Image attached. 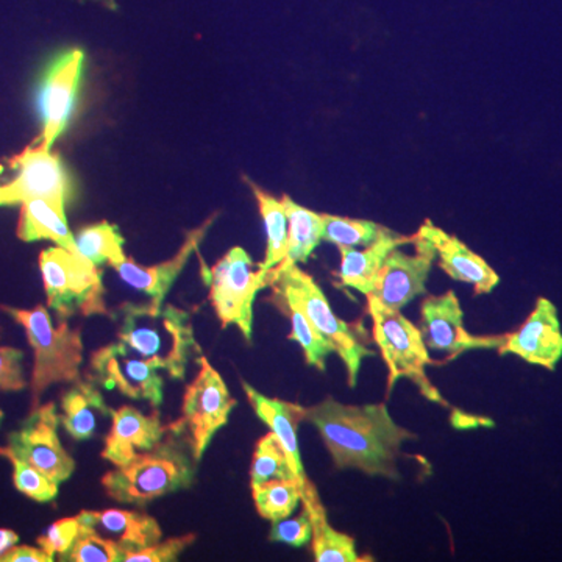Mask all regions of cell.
Instances as JSON below:
<instances>
[{"label":"cell","instance_id":"7402d4cb","mask_svg":"<svg viewBox=\"0 0 562 562\" xmlns=\"http://www.w3.org/2000/svg\"><path fill=\"white\" fill-rule=\"evenodd\" d=\"M99 384L88 375L63 394L60 424L70 438L88 441L98 432L101 422L111 417V408L103 401Z\"/></svg>","mask_w":562,"mask_h":562},{"label":"cell","instance_id":"7a4b0ae2","mask_svg":"<svg viewBox=\"0 0 562 562\" xmlns=\"http://www.w3.org/2000/svg\"><path fill=\"white\" fill-rule=\"evenodd\" d=\"M117 344L140 360L165 366L171 379L183 380L191 357L201 353L190 313L172 305L155 308L151 303H124L113 314Z\"/></svg>","mask_w":562,"mask_h":562},{"label":"cell","instance_id":"f546056e","mask_svg":"<svg viewBox=\"0 0 562 562\" xmlns=\"http://www.w3.org/2000/svg\"><path fill=\"white\" fill-rule=\"evenodd\" d=\"M76 241L80 254L95 266L109 262L116 268L122 261L127 260L124 254V236L121 235L120 228L110 222L103 221L81 228L77 233Z\"/></svg>","mask_w":562,"mask_h":562},{"label":"cell","instance_id":"5b68a950","mask_svg":"<svg viewBox=\"0 0 562 562\" xmlns=\"http://www.w3.org/2000/svg\"><path fill=\"white\" fill-rule=\"evenodd\" d=\"M272 273L273 292L295 303L312 321L317 331L331 344L335 353H338L346 364L349 384L353 387L357 384L362 361L366 358H372L375 351L366 346L353 325L347 324L333 313L330 302L325 297L319 284L310 273L302 271L299 265L276 269Z\"/></svg>","mask_w":562,"mask_h":562},{"label":"cell","instance_id":"d6986e66","mask_svg":"<svg viewBox=\"0 0 562 562\" xmlns=\"http://www.w3.org/2000/svg\"><path fill=\"white\" fill-rule=\"evenodd\" d=\"M214 217L216 216L209 217L201 227L188 232L187 238H184L179 251L173 255L171 260L155 266H140L138 262L127 258V260L122 261L114 269H116V272L120 273L121 279L125 283L131 284L136 291L149 295L150 303L155 308L165 305L166 295L171 291L176 280L179 279L192 254L201 247L206 233H209L211 225H213Z\"/></svg>","mask_w":562,"mask_h":562},{"label":"cell","instance_id":"836d02e7","mask_svg":"<svg viewBox=\"0 0 562 562\" xmlns=\"http://www.w3.org/2000/svg\"><path fill=\"white\" fill-rule=\"evenodd\" d=\"M5 458L13 464V483L21 494L40 503L52 502L57 497L60 484L55 483L38 469L20 460V458L13 457V454Z\"/></svg>","mask_w":562,"mask_h":562},{"label":"cell","instance_id":"5bb4252c","mask_svg":"<svg viewBox=\"0 0 562 562\" xmlns=\"http://www.w3.org/2000/svg\"><path fill=\"white\" fill-rule=\"evenodd\" d=\"M413 244L416 247L414 255L405 254L401 247L387 255L376 277L375 286L368 294L386 308L402 312L414 299L427 294L428 276L436 254L420 236L413 235Z\"/></svg>","mask_w":562,"mask_h":562},{"label":"cell","instance_id":"ffe728a7","mask_svg":"<svg viewBox=\"0 0 562 562\" xmlns=\"http://www.w3.org/2000/svg\"><path fill=\"white\" fill-rule=\"evenodd\" d=\"M243 390L246 392L247 401L257 414L262 424L268 425L269 430L279 439L281 447L288 454L299 482L303 487L308 486L310 480L303 468L301 447H299V425L305 420L306 408L297 403L280 401V398L268 397L255 390L249 383H243Z\"/></svg>","mask_w":562,"mask_h":562},{"label":"cell","instance_id":"277c9868","mask_svg":"<svg viewBox=\"0 0 562 562\" xmlns=\"http://www.w3.org/2000/svg\"><path fill=\"white\" fill-rule=\"evenodd\" d=\"M3 313L20 324L27 335L33 350L32 406H40L41 395L52 384L76 383L81 380L80 369L83 362V339L79 328H70L68 321H61L55 327L46 306L33 310L0 306Z\"/></svg>","mask_w":562,"mask_h":562},{"label":"cell","instance_id":"603a6c76","mask_svg":"<svg viewBox=\"0 0 562 562\" xmlns=\"http://www.w3.org/2000/svg\"><path fill=\"white\" fill-rule=\"evenodd\" d=\"M409 243H413V236L395 233L394 236L364 247L362 250H357V247H339V251H341L339 284L364 295L371 294L387 255L397 247H402L403 244Z\"/></svg>","mask_w":562,"mask_h":562},{"label":"cell","instance_id":"e0dca14e","mask_svg":"<svg viewBox=\"0 0 562 562\" xmlns=\"http://www.w3.org/2000/svg\"><path fill=\"white\" fill-rule=\"evenodd\" d=\"M169 428L171 424L162 425L158 413L147 416L128 405L111 409V428L105 438L102 458L114 468L128 464L139 454L154 450Z\"/></svg>","mask_w":562,"mask_h":562},{"label":"cell","instance_id":"9a60e30c","mask_svg":"<svg viewBox=\"0 0 562 562\" xmlns=\"http://www.w3.org/2000/svg\"><path fill=\"white\" fill-rule=\"evenodd\" d=\"M419 330L427 349L447 351L449 360L462 351L492 349L501 344V336L484 338L465 330L464 312L453 291L425 299L420 308Z\"/></svg>","mask_w":562,"mask_h":562},{"label":"cell","instance_id":"1f68e13d","mask_svg":"<svg viewBox=\"0 0 562 562\" xmlns=\"http://www.w3.org/2000/svg\"><path fill=\"white\" fill-rule=\"evenodd\" d=\"M297 480L288 454L273 432L262 436L255 449L250 465V486L271 480Z\"/></svg>","mask_w":562,"mask_h":562},{"label":"cell","instance_id":"ba28073f","mask_svg":"<svg viewBox=\"0 0 562 562\" xmlns=\"http://www.w3.org/2000/svg\"><path fill=\"white\" fill-rule=\"evenodd\" d=\"M210 301L222 327L239 328L251 342L254 333V303L258 292L273 283L272 271L255 265L243 247H233L213 268L205 272Z\"/></svg>","mask_w":562,"mask_h":562},{"label":"cell","instance_id":"44dd1931","mask_svg":"<svg viewBox=\"0 0 562 562\" xmlns=\"http://www.w3.org/2000/svg\"><path fill=\"white\" fill-rule=\"evenodd\" d=\"M79 517L81 525L117 543L125 554L154 546L162 538L160 524L149 514L105 509L81 512Z\"/></svg>","mask_w":562,"mask_h":562},{"label":"cell","instance_id":"e575fe53","mask_svg":"<svg viewBox=\"0 0 562 562\" xmlns=\"http://www.w3.org/2000/svg\"><path fill=\"white\" fill-rule=\"evenodd\" d=\"M81 531L80 517H66V519L58 520L47 528L43 536L36 539L41 549L44 552L55 557V554H66L69 552L70 547L77 541Z\"/></svg>","mask_w":562,"mask_h":562},{"label":"cell","instance_id":"d590c367","mask_svg":"<svg viewBox=\"0 0 562 562\" xmlns=\"http://www.w3.org/2000/svg\"><path fill=\"white\" fill-rule=\"evenodd\" d=\"M312 517H310L306 508H303L302 513L294 519L286 517V519L272 522L271 535H269L272 542L286 543L291 547L306 546V543L312 542Z\"/></svg>","mask_w":562,"mask_h":562},{"label":"cell","instance_id":"4dcf8cb0","mask_svg":"<svg viewBox=\"0 0 562 562\" xmlns=\"http://www.w3.org/2000/svg\"><path fill=\"white\" fill-rule=\"evenodd\" d=\"M303 490L305 487L295 479L271 480L251 486V497L262 519L277 522L286 519L297 509L299 503H302Z\"/></svg>","mask_w":562,"mask_h":562},{"label":"cell","instance_id":"d6a6232c","mask_svg":"<svg viewBox=\"0 0 562 562\" xmlns=\"http://www.w3.org/2000/svg\"><path fill=\"white\" fill-rule=\"evenodd\" d=\"M124 557L125 550L121 549L117 543L81 525L79 538L70 547L69 552L63 554L61 561L120 562L124 561Z\"/></svg>","mask_w":562,"mask_h":562},{"label":"cell","instance_id":"cb8c5ba5","mask_svg":"<svg viewBox=\"0 0 562 562\" xmlns=\"http://www.w3.org/2000/svg\"><path fill=\"white\" fill-rule=\"evenodd\" d=\"M302 506L310 513L313 524L312 547L314 561L317 562H366L372 558H361L357 553V543L351 536L335 530L327 519L319 494L313 483L302 492Z\"/></svg>","mask_w":562,"mask_h":562},{"label":"cell","instance_id":"7c38bea8","mask_svg":"<svg viewBox=\"0 0 562 562\" xmlns=\"http://www.w3.org/2000/svg\"><path fill=\"white\" fill-rule=\"evenodd\" d=\"M162 372L168 373L161 362L132 357L117 342L95 350L91 357L90 376L95 383L133 401L149 402L154 408L165 398Z\"/></svg>","mask_w":562,"mask_h":562},{"label":"cell","instance_id":"2e32d148","mask_svg":"<svg viewBox=\"0 0 562 562\" xmlns=\"http://www.w3.org/2000/svg\"><path fill=\"white\" fill-rule=\"evenodd\" d=\"M497 349L501 355H516L530 364L554 371L562 358L561 322L554 303L539 297L519 330L501 336Z\"/></svg>","mask_w":562,"mask_h":562},{"label":"cell","instance_id":"74e56055","mask_svg":"<svg viewBox=\"0 0 562 562\" xmlns=\"http://www.w3.org/2000/svg\"><path fill=\"white\" fill-rule=\"evenodd\" d=\"M24 353L14 347H0V391L18 392L27 387L24 375Z\"/></svg>","mask_w":562,"mask_h":562},{"label":"cell","instance_id":"4316f807","mask_svg":"<svg viewBox=\"0 0 562 562\" xmlns=\"http://www.w3.org/2000/svg\"><path fill=\"white\" fill-rule=\"evenodd\" d=\"M258 209L266 228V255L261 268L273 271L279 268L286 257L288 249V213L283 199L273 198L272 194L261 190L257 184L250 183Z\"/></svg>","mask_w":562,"mask_h":562},{"label":"cell","instance_id":"b9f144b4","mask_svg":"<svg viewBox=\"0 0 562 562\" xmlns=\"http://www.w3.org/2000/svg\"><path fill=\"white\" fill-rule=\"evenodd\" d=\"M2 172H3V166L0 165V176H2Z\"/></svg>","mask_w":562,"mask_h":562},{"label":"cell","instance_id":"60d3db41","mask_svg":"<svg viewBox=\"0 0 562 562\" xmlns=\"http://www.w3.org/2000/svg\"><path fill=\"white\" fill-rule=\"evenodd\" d=\"M2 420H3V412H2V409H0V425H2Z\"/></svg>","mask_w":562,"mask_h":562},{"label":"cell","instance_id":"52a82bcc","mask_svg":"<svg viewBox=\"0 0 562 562\" xmlns=\"http://www.w3.org/2000/svg\"><path fill=\"white\" fill-rule=\"evenodd\" d=\"M366 299L373 322V339L390 372V390L398 379H408L428 401L447 406V402L428 379L427 366L432 364V361L419 327L406 319L398 310L386 308L371 295Z\"/></svg>","mask_w":562,"mask_h":562},{"label":"cell","instance_id":"3957f363","mask_svg":"<svg viewBox=\"0 0 562 562\" xmlns=\"http://www.w3.org/2000/svg\"><path fill=\"white\" fill-rule=\"evenodd\" d=\"M195 462L187 428L180 419L171 424L154 450L105 473L102 486L111 501L146 505L190 487L195 479Z\"/></svg>","mask_w":562,"mask_h":562},{"label":"cell","instance_id":"8992f818","mask_svg":"<svg viewBox=\"0 0 562 562\" xmlns=\"http://www.w3.org/2000/svg\"><path fill=\"white\" fill-rule=\"evenodd\" d=\"M40 269L47 305L60 321L77 314L109 316L101 269L87 257L60 246L50 247L41 251Z\"/></svg>","mask_w":562,"mask_h":562},{"label":"cell","instance_id":"f35d334b","mask_svg":"<svg viewBox=\"0 0 562 562\" xmlns=\"http://www.w3.org/2000/svg\"><path fill=\"white\" fill-rule=\"evenodd\" d=\"M54 557L44 552L43 549H36L31 546H14L9 552L2 554L0 562H52Z\"/></svg>","mask_w":562,"mask_h":562},{"label":"cell","instance_id":"484cf974","mask_svg":"<svg viewBox=\"0 0 562 562\" xmlns=\"http://www.w3.org/2000/svg\"><path fill=\"white\" fill-rule=\"evenodd\" d=\"M281 199L288 213V249L283 262L276 269L308 261L322 243L324 232V217L321 213L299 205L290 195L284 194Z\"/></svg>","mask_w":562,"mask_h":562},{"label":"cell","instance_id":"d4e9b609","mask_svg":"<svg viewBox=\"0 0 562 562\" xmlns=\"http://www.w3.org/2000/svg\"><path fill=\"white\" fill-rule=\"evenodd\" d=\"M18 236L24 243L52 241L63 249L80 254L76 236L70 233L65 211L46 201L22 203ZM81 255V254H80Z\"/></svg>","mask_w":562,"mask_h":562},{"label":"cell","instance_id":"4fadbf2b","mask_svg":"<svg viewBox=\"0 0 562 562\" xmlns=\"http://www.w3.org/2000/svg\"><path fill=\"white\" fill-rule=\"evenodd\" d=\"M85 54L72 49L58 55L44 72L40 85L38 106L43 133L41 144L52 149L55 140L68 127L81 76H83Z\"/></svg>","mask_w":562,"mask_h":562},{"label":"cell","instance_id":"ac0fdd59","mask_svg":"<svg viewBox=\"0 0 562 562\" xmlns=\"http://www.w3.org/2000/svg\"><path fill=\"white\" fill-rule=\"evenodd\" d=\"M416 235L430 244L436 258H439V268L450 279L471 284L476 295L490 294L501 283V277L491 268L490 262L469 249L458 236L442 231L430 220L420 225Z\"/></svg>","mask_w":562,"mask_h":562},{"label":"cell","instance_id":"8d00e7d4","mask_svg":"<svg viewBox=\"0 0 562 562\" xmlns=\"http://www.w3.org/2000/svg\"><path fill=\"white\" fill-rule=\"evenodd\" d=\"M198 536L184 535L179 538H171L168 541H158L146 549L136 550L125 554V562H171L177 561L179 554L183 553L191 543H194Z\"/></svg>","mask_w":562,"mask_h":562},{"label":"cell","instance_id":"9c48e42d","mask_svg":"<svg viewBox=\"0 0 562 562\" xmlns=\"http://www.w3.org/2000/svg\"><path fill=\"white\" fill-rule=\"evenodd\" d=\"M10 166L16 176L0 187V206L40 199L65 211L76 194L72 177L61 158L41 143L11 158Z\"/></svg>","mask_w":562,"mask_h":562},{"label":"cell","instance_id":"6da1fadb","mask_svg":"<svg viewBox=\"0 0 562 562\" xmlns=\"http://www.w3.org/2000/svg\"><path fill=\"white\" fill-rule=\"evenodd\" d=\"M305 420L319 431L338 469H357L368 475L401 480L397 460L403 443L416 435L392 419L384 403L346 405L333 397L306 408Z\"/></svg>","mask_w":562,"mask_h":562},{"label":"cell","instance_id":"f1b7e54d","mask_svg":"<svg viewBox=\"0 0 562 562\" xmlns=\"http://www.w3.org/2000/svg\"><path fill=\"white\" fill-rule=\"evenodd\" d=\"M324 217V232L322 241L338 247H369L394 236L395 232L373 221L351 220V217L322 214Z\"/></svg>","mask_w":562,"mask_h":562},{"label":"cell","instance_id":"ab89813d","mask_svg":"<svg viewBox=\"0 0 562 562\" xmlns=\"http://www.w3.org/2000/svg\"><path fill=\"white\" fill-rule=\"evenodd\" d=\"M20 542V536L13 530H7V528H0V558L5 552H9L11 547L16 546Z\"/></svg>","mask_w":562,"mask_h":562},{"label":"cell","instance_id":"8fae6325","mask_svg":"<svg viewBox=\"0 0 562 562\" xmlns=\"http://www.w3.org/2000/svg\"><path fill=\"white\" fill-rule=\"evenodd\" d=\"M199 373L188 384L181 403V422L188 431L198 461L209 449L214 435L225 427L236 406L227 384L205 357H198Z\"/></svg>","mask_w":562,"mask_h":562},{"label":"cell","instance_id":"30bf717a","mask_svg":"<svg viewBox=\"0 0 562 562\" xmlns=\"http://www.w3.org/2000/svg\"><path fill=\"white\" fill-rule=\"evenodd\" d=\"M60 414L55 403L36 406L18 430L7 436V446L0 447V457L20 458L55 483L68 482L76 471V461L66 452L58 436Z\"/></svg>","mask_w":562,"mask_h":562},{"label":"cell","instance_id":"83f0119b","mask_svg":"<svg viewBox=\"0 0 562 562\" xmlns=\"http://www.w3.org/2000/svg\"><path fill=\"white\" fill-rule=\"evenodd\" d=\"M273 297H276L277 306L291 319V333L288 339L297 342L302 347L305 360L310 366H314L317 371L324 372L327 369L328 357L335 353L331 344L317 331L312 321L303 314L295 303L281 297L276 292H273Z\"/></svg>","mask_w":562,"mask_h":562}]
</instances>
